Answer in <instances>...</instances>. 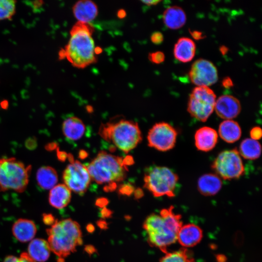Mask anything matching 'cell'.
Here are the masks:
<instances>
[{
    "label": "cell",
    "mask_w": 262,
    "mask_h": 262,
    "mask_svg": "<svg viewBox=\"0 0 262 262\" xmlns=\"http://www.w3.org/2000/svg\"><path fill=\"white\" fill-rule=\"evenodd\" d=\"M173 208L170 206L162 210L159 214H150L143 224L149 245L165 253L167 247L177 241L182 225L181 215L175 213Z\"/></svg>",
    "instance_id": "6da1fadb"
},
{
    "label": "cell",
    "mask_w": 262,
    "mask_h": 262,
    "mask_svg": "<svg viewBox=\"0 0 262 262\" xmlns=\"http://www.w3.org/2000/svg\"><path fill=\"white\" fill-rule=\"evenodd\" d=\"M94 28L89 23L78 21L72 28L70 37L60 56L71 65L84 68L97 61L95 44L92 38Z\"/></svg>",
    "instance_id": "7a4b0ae2"
},
{
    "label": "cell",
    "mask_w": 262,
    "mask_h": 262,
    "mask_svg": "<svg viewBox=\"0 0 262 262\" xmlns=\"http://www.w3.org/2000/svg\"><path fill=\"white\" fill-rule=\"evenodd\" d=\"M46 232L50 250L59 257V262H64V258L82 243L79 224L70 218L56 220Z\"/></svg>",
    "instance_id": "3957f363"
},
{
    "label": "cell",
    "mask_w": 262,
    "mask_h": 262,
    "mask_svg": "<svg viewBox=\"0 0 262 262\" xmlns=\"http://www.w3.org/2000/svg\"><path fill=\"white\" fill-rule=\"evenodd\" d=\"M127 164L125 159L102 151L86 167L91 180L97 183H112L125 179Z\"/></svg>",
    "instance_id": "277c9868"
},
{
    "label": "cell",
    "mask_w": 262,
    "mask_h": 262,
    "mask_svg": "<svg viewBox=\"0 0 262 262\" xmlns=\"http://www.w3.org/2000/svg\"><path fill=\"white\" fill-rule=\"evenodd\" d=\"M99 131L104 139L125 153L135 148L142 139L138 124L131 120L121 119L107 123L101 125Z\"/></svg>",
    "instance_id": "5b68a950"
},
{
    "label": "cell",
    "mask_w": 262,
    "mask_h": 262,
    "mask_svg": "<svg viewBox=\"0 0 262 262\" xmlns=\"http://www.w3.org/2000/svg\"><path fill=\"white\" fill-rule=\"evenodd\" d=\"M31 171L30 165H26L15 158L0 159V191L24 192Z\"/></svg>",
    "instance_id": "8992f818"
},
{
    "label": "cell",
    "mask_w": 262,
    "mask_h": 262,
    "mask_svg": "<svg viewBox=\"0 0 262 262\" xmlns=\"http://www.w3.org/2000/svg\"><path fill=\"white\" fill-rule=\"evenodd\" d=\"M144 187L155 197L175 196L179 177L171 169L165 166H152L145 171Z\"/></svg>",
    "instance_id": "52a82bcc"
},
{
    "label": "cell",
    "mask_w": 262,
    "mask_h": 262,
    "mask_svg": "<svg viewBox=\"0 0 262 262\" xmlns=\"http://www.w3.org/2000/svg\"><path fill=\"white\" fill-rule=\"evenodd\" d=\"M216 95L208 86H196L191 93L187 111L196 119L205 122L214 110Z\"/></svg>",
    "instance_id": "ba28073f"
},
{
    "label": "cell",
    "mask_w": 262,
    "mask_h": 262,
    "mask_svg": "<svg viewBox=\"0 0 262 262\" xmlns=\"http://www.w3.org/2000/svg\"><path fill=\"white\" fill-rule=\"evenodd\" d=\"M212 167L218 176L224 180L238 179L245 172L241 155L236 148L221 152L213 161Z\"/></svg>",
    "instance_id": "9c48e42d"
},
{
    "label": "cell",
    "mask_w": 262,
    "mask_h": 262,
    "mask_svg": "<svg viewBox=\"0 0 262 262\" xmlns=\"http://www.w3.org/2000/svg\"><path fill=\"white\" fill-rule=\"evenodd\" d=\"M177 135V130L170 124L157 123L148 132V145L160 151L169 150L175 147Z\"/></svg>",
    "instance_id": "30bf717a"
},
{
    "label": "cell",
    "mask_w": 262,
    "mask_h": 262,
    "mask_svg": "<svg viewBox=\"0 0 262 262\" xmlns=\"http://www.w3.org/2000/svg\"><path fill=\"white\" fill-rule=\"evenodd\" d=\"M63 180L71 191L82 195L87 190L91 178L86 166L78 161L71 160L64 170Z\"/></svg>",
    "instance_id": "8fae6325"
},
{
    "label": "cell",
    "mask_w": 262,
    "mask_h": 262,
    "mask_svg": "<svg viewBox=\"0 0 262 262\" xmlns=\"http://www.w3.org/2000/svg\"><path fill=\"white\" fill-rule=\"evenodd\" d=\"M191 82L196 86H208L218 80L216 66L211 61L200 58L192 64L189 73Z\"/></svg>",
    "instance_id": "7c38bea8"
},
{
    "label": "cell",
    "mask_w": 262,
    "mask_h": 262,
    "mask_svg": "<svg viewBox=\"0 0 262 262\" xmlns=\"http://www.w3.org/2000/svg\"><path fill=\"white\" fill-rule=\"evenodd\" d=\"M214 110L219 117L232 120L240 114L241 106L236 98L230 95H224L216 100Z\"/></svg>",
    "instance_id": "4fadbf2b"
},
{
    "label": "cell",
    "mask_w": 262,
    "mask_h": 262,
    "mask_svg": "<svg viewBox=\"0 0 262 262\" xmlns=\"http://www.w3.org/2000/svg\"><path fill=\"white\" fill-rule=\"evenodd\" d=\"M195 144L200 151L207 152L212 150L218 140V133L213 128L203 127L198 129L195 134Z\"/></svg>",
    "instance_id": "5bb4252c"
},
{
    "label": "cell",
    "mask_w": 262,
    "mask_h": 262,
    "mask_svg": "<svg viewBox=\"0 0 262 262\" xmlns=\"http://www.w3.org/2000/svg\"><path fill=\"white\" fill-rule=\"evenodd\" d=\"M203 237L202 229L194 224L182 225L177 235V241L183 247H188L196 246Z\"/></svg>",
    "instance_id": "9a60e30c"
},
{
    "label": "cell",
    "mask_w": 262,
    "mask_h": 262,
    "mask_svg": "<svg viewBox=\"0 0 262 262\" xmlns=\"http://www.w3.org/2000/svg\"><path fill=\"white\" fill-rule=\"evenodd\" d=\"M72 11L78 21L87 23L93 20L98 14L97 5L90 0L78 1L73 5Z\"/></svg>",
    "instance_id": "2e32d148"
},
{
    "label": "cell",
    "mask_w": 262,
    "mask_h": 262,
    "mask_svg": "<svg viewBox=\"0 0 262 262\" xmlns=\"http://www.w3.org/2000/svg\"><path fill=\"white\" fill-rule=\"evenodd\" d=\"M196 50L195 42L191 39L182 37L175 44L173 53L175 58L182 63L191 61L194 57Z\"/></svg>",
    "instance_id": "e0dca14e"
},
{
    "label": "cell",
    "mask_w": 262,
    "mask_h": 262,
    "mask_svg": "<svg viewBox=\"0 0 262 262\" xmlns=\"http://www.w3.org/2000/svg\"><path fill=\"white\" fill-rule=\"evenodd\" d=\"M37 229L34 223L29 219H18L12 227V232L15 238L23 243L31 241L35 235Z\"/></svg>",
    "instance_id": "ac0fdd59"
},
{
    "label": "cell",
    "mask_w": 262,
    "mask_h": 262,
    "mask_svg": "<svg viewBox=\"0 0 262 262\" xmlns=\"http://www.w3.org/2000/svg\"><path fill=\"white\" fill-rule=\"evenodd\" d=\"M71 198V191L64 184L56 185L49 193V204L58 209L66 207Z\"/></svg>",
    "instance_id": "d6986e66"
},
{
    "label": "cell",
    "mask_w": 262,
    "mask_h": 262,
    "mask_svg": "<svg viewBox=\"0 0 262 262\" xmlns=\"http://www.w3.org/2000/svg\"><path fill=\"white\" fill-rule=\"evenodd\" d=\"M165 25L171 29H178L182 27L186 21V15L182 8L174 5L166 8L163 15Z\"/></svg>",
    "instance_id": "ffe728a7"
},
{
    "label": "cell",
    "mask_w": 262,
    "mask_h": 262,
    "mask_svg": "<svg viewBox=\"0 0 262 262\" xmlns=\"http://www.w3.org/2000/svg\"><path fill=\"white\" fill-rule=\"evenodd\" d=\"M222 182L216 174L209 173L202 175L197 181V188L200 193L206 196L216 194L221 189Z\"/></svg>",
    "instance_id": "44dd1931"
},
{
    "label": "cell",
    "mask_w": 262,
    "mask_h": 262,
    "mask_svg": "<svg viewBox=\"0 0 262 262\" xmlns=\"http://www.w3.org/2000/svg\"><path fill=\"white\" fill-rule=\"evenodd\" d=\"M85 127L81 119L76 116L67 118L62 124L64 136L68 140L76 141L83 135Z\"/></svg>",
    "instance_id": "7402d4cb"
},
{
    "label": "cell",
    "mask_w": 262,
    "mask_h": 262,
    "mask_svg": "<svg viewBox=\"0 0 262 262\" xmlns=\"http://www.w3.org/2000/svg\"><path fill=\"white\" fill-rule=\"evenodd\" d=\"M218 133L224 141L233 143L240 138L242 131L237 122L233 120H225L219 125Z\"/></svg>",
    "instance_id": "603a6c76"
},
{
    "label": "cell",
    "mask_w": 262,
    "mask_h": 262,
    "mask_svg": "<svg viewBox=\"0 0 262 262\" xmlns=\"http://www.w3.org/2000/svg\"><path fill=\"white\" fill-rule=\"evenodd\" d=\"M50 251L48 242L43 239L36 238L32 240L28 246V254L35 262L47 261Z\"/></svg>",
    "instance_id": "cb8c5ba5"
},
{
    "label": "cell",
    "mask_w": 262,
    "mask_h": 262,
    "mask_svg": "<svg viewBox=\"0 0 262 262\" xmlns=\"http://www.w3.org/2000/svg\"><path fill=\"white\" fill-rule=\"evenodd\" d=\"M58 180L56 171L49 166L41 167L36 173V180L38 185L42 189L49 190L54 187Z\"/></svg>",
    "instance_id": "d4e9b609"
},
{
    "label": "cell",
    "mask_w": 262,
    "mask_h": 262,
    "mask_svg": "<svg viewBox=\"0 0 262 262\" xmlns=\"http://www.w3.org/2000/svg\"><path fill=\"white\" fill-rule=\"evenodd\" d=\"M239 152L246 159L255 160L261 155V145L257 140L246 138L241 143Z\"/></svg>",
    "instance_id": "484cf974"
},
{
    "label": "cell",
    "mask_w": 262,
    "mask_h": 262,
    "mask_svg": "<svg viewBox=\"0 0 262 262\" xmlns=\"http://www.w3.org/2000/svg\"><path fill=\"white\" fill-rule=\"evenodd\" d=\"M160 262H195L188 250L182 248L171 252H166Z\"/></svg>",
    "instance_id": "4316f807"
},
{
    "label": "cell",
    "mask_w": 262,
    "mask_h": 262,
    "mask_svg": "<svg viewBox=\"0 0 262 262\" xmlns=\"http://www.w3.org/2000/svg\"><path fill=\"white\" fill-rule=\"evenodd\" d=\"M16 1L0 0V21L11 18L15 14Z\"/></svg>",
    "instance_id": "83f0119b"
},
{
    "label": "cell",
    "mask_w": 262,
    "mask_h": 262,
    "mask_svg": "<svg viewBox=\"0 0 262 262\" xmlns=\"http://www.w3.org/2000/svg\"><path fill=\"white\" fill-rule=\"evenodd\" d=\"M3 262H36L26 252L21 254L20 257L17 258L14 256H8Z\"/></svg>",
    "instance_id": "f1b7e54d"
},
{
    "label": "cell",
    "mask_w": 262,
    "mask_h": 262,
    "mask_svg": "<svg viewBox=\"0 0 262 262\" xmlns=\"http://www.w3.org/2000/svg\"><path fill=\"white\" fill-rule=\"evenodd\" d=\"M149 60L156 64H159L163 62L165 59L164 53L161 51H157L150 53L148 55Z\"/></svg>",
    "instance_id": "f546056e"
},
{
    "label": "cell",
    "mask_w": 262,
    "mask_h": 262,
    "mask_svg": "<svg viewBox=\"0 0 262 262\" xmlns=\"http://www.w3.org/2000/svg\"><path fill=\"white\" fill-rule=\"evenodd\" d=\"M250 135L251 139L257 140H259L262 135V129L260 127H253L250 131Z\"/></svg>",
    "instance_id": "4dcf8cb0"
},
{
    "label": "cell",
    "mask_w": 262,
    "mask_h": 262,
    "mask_svg": "<svg viewBox=\"0 0 262 262\" xmlns=\"http://www.w3.org/2000/svg\"><path fill=\"white\" fill-rule=\"evenodd\" d=\"M150 40L151 42L155 44H160L163 42L164 36L161 32L156 31L151 34Z\"/></svg>",
    "instance_id": "1f68e13d"
},
{
    "label": "cell",
    "mask_w": 262,
    "mask_h": 262,
    "mask_svg": "<svg viewBox=\"0 0 262 262\" xmlns=\"http://www.w3.org/2000/svg\"><path fill=\"white\" fill-rule=\"evenodd\" d=\"M43 220L46 224L51 226L56 221L52 215L50 214H44Z\"/></svg>",
    "instance_id": "d6a6232c"
},
{
    "label": "cell",
    "mask_w": 262,
    "mask_h": 262,
    "mask_svg": "<svg viewBox=\"0 0 262 262\" xmlns=\"http://www.w3.org/2000/svg\"><path fill=\"white\" fill-rule=\"evenodd\" d=\"M190 32L192 37H193V38L196 40H199V39H203L205 37L204 35L200 31H190Z\"/></svg>",
    "instance_id": "836d02e7"
},
{
    "label": "cell",
    "mask_w": 262,
    "mask_h": 262,
    "mask_svg": "<svg viewBox=\"0 0 262 262\" xmlns=\"http://www.w3.org/2000/svg\"><path fill=\"white\" fill-rule=\"evenodd\" d=\"M223 85L225 87H231L232 85V82L231 79L229 78H226L224 79L222 82Z\"/></svg>",
    "instance_id": "e575fe53"
},
{
    "label": "cell",
    "mask_w": 262,
    "mask_h": 262,
    "mask_svg": "<svg viewBox=\"0 0 262 262\" xmlns=\"http://www.w3.org/2000/svg\"><path fill=\"white\" fill-rule=\"evenodd\" d=\"M142 3L144 4L148 5V6H152V5H157L158 3L161 2V0H141V1Z\"/></svg>",
    "instance_id": "d590c367"
},
{
    "label": "cell",
    "mask_w": 262,
    "mask_h": 262,
    "mask_svg": "<svg viewBox=\"0 0 262 262\" xmlns=\"http://www.w3.org/2000/svg\"><path fill=\"white\" fill-rule=\"evenodd\" d=\"M117 16L119 18H123L126 16V11L123 9H120L117 13Z\"/></svg>",
    "instance_id": "8d00e7d4"
},
{
    "label": "cell",
    "mask_w": 262,
    "mask_h": 262,
    "mask_svg": "<svg viewBox=\"0 0 262 262\" xmlns=\"http://www.w3.org/2000/svg\"><path fill=\"white\" fill-rule=\"evenodd\" d=\"M101 215L103 217H108V216H110L111 215V211L105 209L102 211Z\"/></svg>",
    "instance_id": "74e56055"
},
{
    "label": "cell",
    "mask_w": 262,
    "mask_h": 262,
    "mask_svg": "<svg viewBox=\"0 0 262 262\" xmlns=\"http://www.w3.org/2000/svg\"><path fill=\"white\" fill-rule=\"evenodd\" d=\"M102 52V49L100 47H95V53L96 54H98Z\"/></svg>",
    "instance_id": "f35d334b"
}]
</instances>
